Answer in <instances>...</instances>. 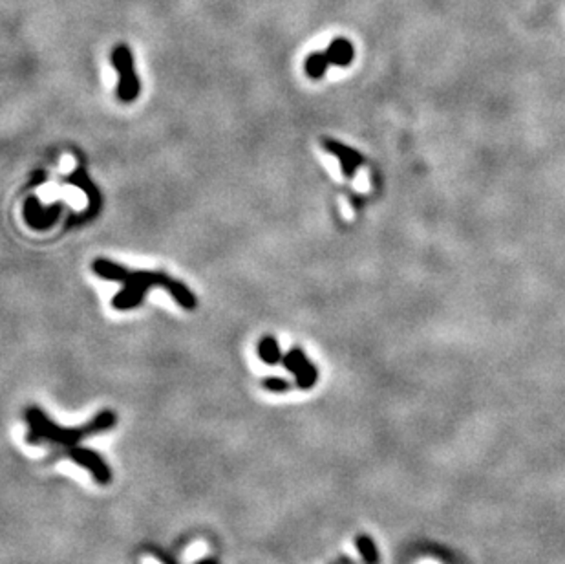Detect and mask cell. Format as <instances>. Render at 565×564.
Segmentation results:
<instances>
[{"label":"cell","instance_id":"1","mask_svg":"<svg viewBox=\"0 0 565 564\" xmlns=\"http://www.w3.org/2000/svg\"><path fill=\"white\" fill-rule=\"evenodd\" d=\"M92 269L97 277L105 281L121 282L123 290L117 292L112 297V306L119 312L134 310L145 301L146 292L151 288H163L169 292V295L180 304L183 310L192 312L198 306V299L194 292L187 284H183L178 279L170 277L165 272H145V269H135L130 272L125 266H121L110 258H95L92 264Z\"/></svg>","mask_w":565,"mask_h":564},{"label":"cell","instance_id":"12","mask_svg":"<svg viewBox=\"0 0 565 564\" xmlns=\"http://www.w3.org/2000/svg\"><path fill=\"white\" fill-rule=\"evenodd\" d=\"M355 546L366 564H379V551L370 535H359L355 539Z\"/></svg>","mask_w":565,"mask_h":564},{"label":"cell","instance_id":"9","mask_svg":"<svg viewBox=\"0 0 565 564\" xmlns=\"http://www.w3.org/2000/svg\"><path fill=\"white\" fill-rule=\"evenodd\" d=\"M324 53L326 57H328V60H330V65L348 66L351 65V60H353L355 50H353V44H351L350 40L335 39Z\"/></svg>","mask_w":565,"mask_h":564},{"label":"cell","instance_id":"7","mask_svg":"<svg viewBox=\"0 0 565 564\" xmlns=\"http://www.w3.org/2000/svg\"><path fill=\"white\" fill-rule=\"evenodd\" d=\"M321 145L328 154L335 156L340 161V172L346 180H353L360 167L364 165V158L353 147L344 145L342 141H337L333 138L324 136L321 140Z\"/></svg>","mask_w":565,"mask_h":564},{"label":"cell","instance_id":"6","mask_svg":"<svg viewBox=\"0 0 565 564\" xmlns=\"http://www.w3.org/2000/svg\"><path fill=\"white\" fill-rule=\"evenodd\" d=\"M66 456H68L74 463H77L79 467L86 469V471L92 474V479L99 483V486L110 483L112 480L110 465L106 463V460L103 458L97 451L88 447H81V445H74V447H68Z\"/></svg>","mask_w":565,"mask_h":564},{"label":"cell","instance_id":"13","mask_svg":"<svg viewBox=\"0 0 565 564\" xmlns=\"http://www.w3.org/2000/svg\"><path fill=\"white\" fill-rule=\"evenodd\" d=\"M262 387H264L265 390L273 392V394H284V392H287V390H291V388H293V383L287 381V379H284V378H276V376H271V378L262 379Z\"/></svg>","mask_w":565,"mask_h":564},{"label":"cell","instance_id":"3","mask_svg":"<svg viewBox=\"0 0 565 564\" xmlns=\"http://www.w3.org/2000/svg\"><path fill=\"white\" fill-rule=\"evenodd\" d=\"M112 66L119 74V83H117V97L123 103H132L140 97L141 83L137 77L134 65V56L125 44L115 46L112 51Z\"/></svg>","mask_w":565,"mask_h":564},{"label":"cell","instance_id":"4","mask_svg":"<svg viewBox=\"0 0 565 564\" xmlns=\"http://www.w3.org/2000/svg\"><path fill=\"white\" fill-rule=\"evenodd\" d=\"M282 365L287 372L295 376V385L301 390H310L319 381V370H317L315 363L305 356L301 347H291L284 354Z\"/></svg>","mask_w":565,"mask_h":564},{"label":"cell","instance_id":"11","mask_svg":"<svg viewBox=\"0 0 565 564\" xmlns=\"http://www.w3.org/2000/svg\"><path fill=\"white\" fill-rule=\"evenodd\" d=\"M330 60L326 57V53L322 51H317V53H311L304 63V70L305 74L311 77V79H321L324 77L326 70L330 68Z\"/></svg>","mask_w":565,"mask_h":564},{"label":"cell","instance_id":"5","mask_svg":"<svg viewBox=\"0 0 565 564\" xmlns=\"http://www.w3.org/2000/svg\"><path fill=\"white\" fill-rule=\"evenodd\" d=\"M62 207H65L62 201H53L50 206H42L39 198L30 197L26 198L22 215H24V222L28 224V227L35 229V231H46V229L56 226V222L59 220L60 213H62Z\"/></svg>","mask_w":565,"mask_h":564},{"label":"cell","instance_id":"10","mask_svg":"<svg viewBox=\"0 0 565 564\" xmlns=\"http://www.w3.org/2000/svg\"><path fill=\"white\" fill-rule=\"evenodd\" d=\"M256 352H258V358L269 367H275L284 359L282 348L275 339V335H262L260 341H258V347H256Z\"/></svg>","mask_w":565,"mask_h":564},{"label":"cell","instance_id":"2","mask_svg":"<svg viewBox=\"0 0 565 564\" xmlns=\"http://www.w3.org/2000/svg\"><path fill=\"white\" fill-rule=\"evenodd\" d=\"M24 420L28 423V433H26V443L28 445H42V443H51L59 447H74L79 445L85 438L92 436L88 423L79 425V427H62L59 423L46 414L37 405H30L24 410Z\"/></svg>","mask_w":565,"mask_h":564},{"label":"cell","instance_id":"14","mask_svg":"<svg viewBox=\"0 0 565 564\" xmlns=\"http://www.w3.org/2000/svg\"><path fill=\"white\" fill-rule=\"evenodd\" d=\"M196 564H218V561L214 557H203V559H200Z\"/></svg>","mask_w":565,"mask_h":564},{"label":"cell","instance_id":"8","mask_svg":"<svg viewBox=\"0 0 565 564\" xmlns=\"http://www.w3.org/2000/svg\"><path fill=\"white\" fill-rule=\"evenodd\" d=\"M65 183H70V185H76L79 187V189H83L86 194V198H88V209H86L83 215H81V218H94L97 213H99L101 206H103V197H101L99 189H97V185H95L94 181L90 180V176H88V172L83 169V167H77L76 171H71L68 176L65 178Z\"/></svg>","mask_w":565,"mask_h":564}]
</instances>
